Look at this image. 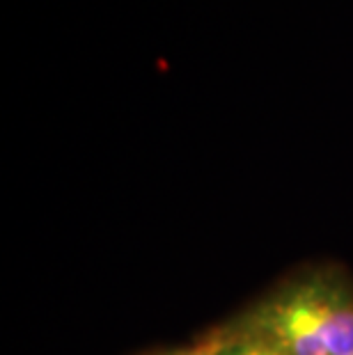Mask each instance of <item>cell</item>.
<instances>
[{
	"mask_svg": "<svg viewBox=\"0 0 353 355\" xmlns=\"http://www.w3.org/2000/svg\"><path fill=\"white\" fill-rule=\"evenodd\" d=\"M257 337L284 355H328L310 282L264 305L257 316Z\"/></svg>",
	"mask_w": 353,
	"mask_h": 355,
	"instance_id": "1",
	"label": "cell"
},
{
	"mask_svg": "<svg viewBox=\"0 0 353 355\" xmlns=\"http://www.w3.org/2000/svg\"><path fill=\"white\" fill-rule=\"evenodd\" d=\"M328 355H353V298L337 282H310Z\"/></svg>",
	"mask_w": 353,
	"mask_h": 355,
	"instance_id": "2",
	"label": "cell"
},
{
	"mask_svg": "<svg viewBox=\"0 0 353 355\" xmlns=\"http://www.w3.org/2000/svg\"><path fill=\"white\" fill-rule=\"evenodd\" d=\"M221 355H264V342H261V337L257 335L236 339V342H227V339H225Z\"/></svg>",
	"mask_w": 353,
	"mask_h": 355,
	"instance_id": "3",
	"label": "cell"
},
{
	"mask_svg": "<svg viewBox=\"0 0 353 355\" xmlns=\"http://www.w3.org/2000/svg\"><path fill=\"white\" fill-rule=\"evenodd\" d=\"M225 346L223 337H209L205 342L191 346V349H182V351H172V353H161V355H221Z\"/></svg>",
	"mask_w": 353,
	"mask_h": 355,
	"instance_id": "4",
	"label": "cell"
}]
</instances>
